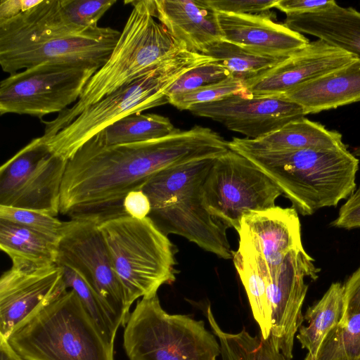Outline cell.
Instances as JSON below:
<instances>
[{
  "instance_id": "obj_33",
  "label": "cell",
  "mask_w": 360,
  "mask_h": 360,
  "mask_svg": "<svg viewBox=\"0 0 360 360\" xmlns=\"http://www.w3.org/2000/svg\"><path fill=\"white\" fill-rule=\"evenodd\" d=\"M0 219L18 224L58 240L64 221L39 211L0 205Z\"/></svg>"
},
{
  "instance_id": "obj_45",
  "label": "cell",
  "mask_w": 360,
  "mask_h": 360,
  "mask_svg": "<svg viewBox=\"0 0 360 360\" xmlns=\"http://www.w3.org/2000/svg\"><path fill=\"white\" fill-rule=\"evenodd\" d=\"M358 190H359V191H360V187H359V188H358Z\"/></svg>"
},
{
  "instance_id": "obj_7",
  "label": "cell",
  "mask_w": 360,
  "mask_h": 360,
  "mask_svg": "<svg viewBox=\"0 0 360 360\" xmlns=\"http://www.w3.org/2000/svg\"><path fill=\"white\" fill-rule=\"evenodd\" d=\"M212 61L207 56L183 49L86 108L53 136L42 139L53 153L68 160L86 142L119 120L169 103L165 92L172 84L188 70Z\"/></svg>"
},
{
  "instance_id": "obj_16",
  "label": "cell",
  "mask_w": 360,
  "mask_h": 360,
  "mask_svg": "<svg viewBox=\"0 0 360 360\" xmlns=\"http://www.w3.org/2000/svg\"><path fill=\"white\" fill-rule=\"evenodd\" d=\"M67 290L63 271L45 267H11L0 278V336L6 339L22 322Z\"/></svg>"
},
{
  "instance_id": "obj_15",
  "label": "cell",
  "mask_w": 360,
  "mask_h": 360,
  "mask_svg": "<svg viewBox=\"0 0 360 360\" xmlns=\"http://www.w3.org/2000/svg\"><path fill=\"white\" fill-rule=\"evenodd\" d=\"M188 110L250 139L262 137L305 115L302 107L282 96L234 94L217 101L194 105Z\"/></svg>"
},
{
  "instance_id": "obj_2",
  "label": "cell",
  "mask_w": 360,
  "mask_h": 360,
  "mask_svg": "<svg viewBox=\"0 0 360 360\" xmlns=\"http://www.w3.org/2000/svg\"><path fill=\"white\" fill-rule=\"evenodd\" d=\"M120 33L109 27H82L72 22L60 0H44L13 20L0 42V65L10 75L46 63L100 68Z\"/></svg>"
},
{
  "instance_id": "obj_26",
  "label": "cell",
  "mask_w": 360,
  "mask_h": 360,
  "mask_svg": "<svg viewBox=\"0 0 360 360\" xmlns=\"http://www.w3.org/2000/svg\"><path fill=\"white\" fill-rule=\"evenodd\" d=\"M232 255L233 264L247 293L253 317L259 325V334L267 340L271 334L272 311L256 257L251 250L240 245Z\"/></svg>"
},
{
  "instance_id": "obj_34",
  "label": "cell",
  "mask_w": 360,
  "mask_h": 360,
  "mask_svg": "<svg viewBox=\"0 0 360 360\" xmlns=\"http://www.w3.org/2000/svg\"><path fill=\"white\" fill-rule=\"evenodd\" d=\"M231 76V73L225 68L215 61H212L186 72L168 88L165 95L169 98L177 94L221 82Z\"/></svg>"
},
{
  "instance_id": "obj_5",
  "label": "cell",
  "mask_w": 360,
  "mask_h": 360,
  "mask_svg": "<svg viewBox=\"0 0 360 360\" xmlns=\"http://www.w3.org/2000/svg\"><path fill=\"white\" fill-rule=\"evenodd\" d=\"M217 158L193 160L163 169L141 188L151 205L148 217L165 235L181 236L205 251L233 257L228 229L206 210L202 187Z\"/></svg>"
},
{
  "instance_id": "obj_39",
  "label": "cell",
  "mask_w": 360,
  "mask_h": 360,
  "mask_svg": "<svg viewBox=\"0 0 360 360\" xmlns=\"http://www.w3.org/2000/svg\"><path fill=\"white\" fill-rule=\"evenodd\" d=\"M335 1L333 0H278L276 8L285 15L305 14L326 8Z\"/></svg>"
},
{
  "instance_id": "obj_19",
  "label": "cell",
  "mask_w": 360,
  "mask_h": 360,
  "mask_svg": "<svg viewBox=\"0 0 360 360\" xmlns=\"http://www.w3.org/2000/svg\"><path fill=\"white\" fill-rule=\"evenodd\" d=\"M269 11L236 15L217 13L222 39L255 53L286 58L309 43L302 34L276 22Z\"/></svg>"
},
{
  "instance_id": "obj_10",
  "label": "cell",
  "mask_w": 360,
  "mask_h": 360,
  "mask_svg": "<svg viewBox=\"0 0 360 360\" xmlns=\"http://www.w3.org/2000/svg\"><path fill=\"white\" fill-rule=\"evenodd\" d=\"M281 195L268 175L231 149L215 159L202 187L206 210L236 231L245 214L276 206V200Z\"/></svg>"
},
{
  "instance_id": "obj_32",
  "label": "cell",
  "mask_w": 360,
  "mask_h": 360,
  "mask_svg": "<svg viewBox=\"0 0 360 360\" xmlns=\"http://www.w3.org/2000/svg\"><path fill=\"white\" fill-rule=\"evenodd\" d=\"M234 94L252 96L245 82L231 76L221 82L171 96L168 101L179 110H188L194 105L217 101Z\"/></svg>"
},
{
  "instance_id": "obj_36",
  "label": "cell",
  "mask_w": 360,
  "mask_h": 360,
  "mask_svg": "<svg viewBox=\"0 0 360 360\" xmlns=\"http://www.w3.org/2000/svg\"><path fill=\"white\" fill-rule=\"evenodd\" d=\"M217 13L245 15L269 11L278 0H205Z\"/></svg>"
},
{
  "instance_id": "obj_29",
  "label": "cell",
  "mask_w": 360,
  "mask_h": 360,
  "mask_svg": "<svg viewBox=\"0 0 360 360\" xmlns=\"http://www.w3.org/2000/svg\"><path fill=\"white\" fill-rule=\"evenodd\" d=\"M222 65L231 76L247 82L270 70L286 58L259 55L224 39L207 46L202 53Z\"/></svg>"
},
{
  "instance_id": "obj_44",
  "label": "cell",
  "mask_w": 360,
  "mask_h": 360,
  "mask_svg": "<svg viewBox=\"0 0 360 360\" xmlns=\"http://www.w3.org/2000/svg\"><path fill=\"white\" fill-rule=\"evenodd\" d=\"M339 360H360V359H339Z\"/></svg>"
},
{
  "instance_id": "obj_1",
  "label": "cell",
  "mask_w": 360,
  "mask_h": 360,
  "mask_svg": "<svg viewBox=\"0 0 360 360\" xmlns=\"http://www.w3.org/2000/svg\"><path fill=\"white\" fill-rule=\"evenodd\" d=\"M228 150V141L218 133L198 125L158 139L116 145H107L96 135L68 160L60 213L97 223L127 214L125 196L158 172L217 158Z\"/></svg>"
},
{
  "instance_id": "obj_12",
  "label": "cell",
  "mask_w": 360,
  "mask_h": 360,
  "mask_svg": "<svg viewBox=\"0 0 360 360\" xmlns=\"http://www.w3.org/2000/svg\"><path fill=\"white\" fill-rule=\"evenodd\" d=\"M67 162L41 136L33 139L0 168V205L56 217Z\"/></svg>"
},
{
  "instance_id": "obj_3",
  "label": "cell",
  "mask_w": 360,
  "mask_h": 360,
  "mask_svg": "<svg viewBox=\"0 0 360 360\" xmlns=\"http://www.w3.org/2000/svg\"><path fill=\"white\" fill-rule=\"evenodd\" d=\"M132 10L107 61L86 84L79 100L45 122L43 139L55 135L84 110L141 78L163 60L186 49L155 20L154 0L129 1Z\"/></svg>"
},
{
  "instance_id": "obj_22",
  "label": "cell",
  "mask_w": 360,
  "mask_h": 360,
  "mask_svg": "<svg viewBox=\"0 0 360 360\" xmlns=\"http://www.w3.org/2000/svg\"><path fill=\"white\" fill-rule=\"evenodd\" d=\"M284 24L360 58V12L353 8L335 2L316 12L287 15Z\"/></svg>"
},
{
  "instance_id": "obj_9",
  "label": "cell",
  "mask_w": 360,
  "mask_h": 360,
  "mask_svg": "<svg viewBox=\"0 0 360 360\" xmlns=\"http://www.w3.org/2000/svg\"><path fill=\"white\" fill-rule=\"evenodd\" d=\"M217 340L203 321L167 313L155 293L137 301L124 326L123 345L129 360H217Z\"/></svg>"
},
{
  "instance_id": "obj_13",
  "label": "cell",
  "mask_w": 360,
  "mask_h": 360,
  "mask_svg": "<svg viewBox=\"0 0 360 360\" xmlns=\"http://www.w3.org/2000/svg\"><path fill=\"white\" fill-rule=\"evenodd\" d=\"M98 224L87 219L64 221L58 240L57 264L74 269L83 277L124 327L131 305Z\"/></svg>"
},
{
  "instance_id": "obj_20",
  "label": "cell",
  "mask_w": 360,
  "mask_h": 360,
  "mask_svg": "<svg viewBox=\"0 0 360 360\" xmlns=\"http://www.w3.org/2000/svg\"><path fill=\"white\" fill-rule=\"evenodd\" d=\"M155 18L191 52L221 39L217 13L205 0H154Z\"/></svg>"
},
{
  "instance_id": "obj_28",
  "label": "cell",
  "mask_w": 360,
  "mask_h": 360,
  "mask_svg": "<svg viewBox=\"0 0 360 360\" xmlns=\"http://www.w3.org/2000/svg\"><path fill=\"white\" fill-rule=\"evenodd\" d=\"M178 130L167 117L139 113L119 120L96 135L104 143L116 145L158 139Z\"/></svg>"
},
{
  "instance_id": "obj_6",
  "label": "cell",
  "mask_w": 360,
  "mask_h": 360,
  "mask_svg": "<svg viewBox=\"0 0 360 360\" xmlns=\"http://www.w3.org/2000/svg\"><path fill=\"white\" fill-rule=\"evenodd\" d=\"M7 340L25 360H115L114 343L70 289L18 325Z\"/></svg>"
},
{
  "instance_id": "obj_41",
  "label": "cell",
  "mask_w": 360,
  "mask_h": 360,
  "mask_svg": "<svg viewBox=\"0 0 360 360\" xmlns=\"http://www.w3.org/2000/svg\"><path fill=\"white\" fill-rule=\"evenodd\" d=\"M41 0H1L0 21L13 18L37 5Z\"/></svg>"
},
{
  "instance_id": "obj_31",
  "label": "cell",
  "mask_w": 360,
  "mask_h": 360,
  "mask_svg": "<svg viewBox=\"0 0 360 360\" xmlns=\"http://www.w3.org/2000/svg\"><path fill=\"white\" fill-rule=\"evenodd\" d=\"M360 359V313L338 326L326 339L316 360Z\"/></svg>"
},
{
  "instance_id": "obj_23",
  "label": "cell",
  "mask_w": 360,
  "mask_h": 360,
  "mask_svg": "<svg viewBox=\"0 0 360 360\" xmlns=\"http://www.w3.org/2000/svg\"><path fill=\"white\" fill-rule=\"evenodd\" d=\"M228 146L229 148L242 147L262 151H288L333 149L346 146L338 131L328 130L321 124L302 117L256 139L233 138L228 141Z\"/></svg>"
},
{
  "instance_id": "obj_30",
  "label": "cell",
  "mask_w": 360,
  "mask_h": 360,
  "mask_svg": "<svg viewBox=\"0 0 360 360\" xmlns=\"http://www.w3.org/2000/svg\"><path fill=\"white\" fill-rule=\"evenodd\" d=\"M60 266L67 289L76 293L96 323L109 340L114 343L117 331L122 326L118 318L93 287L76 271L65 266Z\"/></svg>"
},
{
  "instance_id": "obj_43",
  "label": "cell",
  "mask_w": 360,
  "mask_h": 360,
  "mask_svg": "<svg viewBox=\"0 0 360 360\" xmlns=\"http://www.w3.org/2000/svg\"><path fill=\"white\" fill-rule=\"evenodd\" d=\"M352 154L356 157H360V146L355 148Z\"/></svg>"
},
{
  "instance_id": "obj_14",
  "label": "cell",
  "mask_w": 360,
  "mask_h": 360,
  "mask_svg": "<svg viewBox=\"0 0 360 360\" xmlns=\"http://www.w3.org/2000/svg\"><path fill=\"white\" fill-rule=\"evenodd\" d=\"M240 246L253 252L263 276L272 311L269 340L287 358L292 359L295 335L304 321L302 309L309 288L305 278L316 280L320 269L304 248L290 252L277 268L269 270L253 250Z\"/></svg>"
},
{
  "instance_id": "obj_24",
  "label": "cell",
  "mask_w": 360,
  "mask_h": 360,
  "mask_svg": "<svg viewBox=\"0 0 360 360\" xmlns=\"http://www.w3.org/2000/svg\"><path fill=\"white\" fill-rule=\"evenodd\" d=\"M0 248L15 267L57 264L58 240L29 228L0 219Z\"/></svg>"
},
{
  "instance_id": "obj_11",
  "label": "cell",
  "mask_w": 360,
  "mask_h": 360,
  "mask_svg": "<svg viewBox=\"0 0 360 360\" xmlns=\"http://www.w3.org/2000/svg\"><path fill=\"white\" fill-rule=\"evenodd\" d=\"M99 68L83 64L46 63L11 74L0 83V113L41 118L75 103Z\"/></svg>"
},
{
  "instance_id": "obj_42",
  "label": "cell",
  "mask_w": 360,
  "mask_h": 360,
  "mask_svg": "<svg viewBox=\"0 0 360 360\" xmlns=\"http://www.w3.org/2000/svg\"><path fill=\"white\" fill-rule=\"evenodd\" d=\"M0 360H25L10 345L8 340L0 336Z\"/></svg>"
},
{
  "instance_id": "obj_4",
  "label": "cell",
  "mask_w": 360,
  "mask_h": 360,
  "mask_svg": "<svg viewBox=\"0 0 360 360\" xmlns=\"http://www.w3.org/2000/svg\"><path fill=\"white\" fill-rule=\"evenodd\" d=\"M229 149L248 158L278 186L292 207L303 216L335 207L356 189L359 161L347 147L262 151Z\"/></svg>"
},
{
  "instance_id": "obj_35",
  "label": "cell",
  "mask_w": 360,
  "mask_h": 360,
  "mask_svg": "<svg viewBox=\"0 0 360 360\" xmlns=\"http://www.w3.org/2000/svg\"><path fill=\"white\" fill-rule=\"evenodd\" d=\"M116 0H61L62 6L70 19L85 29L98 27L101 17Z\"/></svg>"
},
{
  "instance_id": "obj_40",
  "label": "cell",
  "mask_w": 360,
  "mask_h": 360,
  "mask_svg": "<svg viewBox=\"0 0 360 360\" xmlns=\"http://www.w3.org/2000/svg\"><path fill=\"white\" fill-rule=\"evenodd\" d=\"M123 207L127 215L138 219L148 217L151 210L149 198L141 189L128 193L124 199Z\"/></svg>"
},
{
  "instance_id": "obj_17",
  "label": "cell",
  "mask_w": 360,
  "mask_h": 360,
  "mask_svg": "<svg viewBox=\"0 0 360 360\" xmlns=\"http://www.w3.org/2000/svg\"><path fill=\"white\" fill-rule=\"evenodd\" d=\"M356 58L351 53L317 39L309 41L270 70L245 83L251 95L281 96Z\"/></svg>"
},
{
  "instance_id": "obj_38",
  "label": "cell",
  "mask_w": 360,
  "mask_h": 360,
  "mask_svg": "<svg viewBox=\"0 0 360 360\" xmlns=\"http://www.w3.org/2000/svg\"><path fill=\"white\" fill-rule=\"evenodd\" d=\"M336 228H360V191L356 190L341 206L337 217L331 222Z\"/></svg>"
},
{
  "instance_id": "obj_37",
  "label": "cell",
  "mask_w": 360,
  "mask_h": 360,
  "mask_svg": "<svg viewBox=\"0 0 360 360\" xmlns=\"http://www.w3.org/2000/svg\"><path fill=\"white\" fill-rule=\"evenodd\" d=\"M344 307L340 322L343 325L352 315L360 313V266L343 284Z\"/></svg>"
},
{
  "instance_id": "obj_21",
  "label": "cell",
  "mask_w": 360,
  "mask_h": 360,
  "mask_svg": "<svg viewBox=\"0 0 360 360\" xmlns=\"http://www.w3.org/2000/svg\"><path fill=\"white\" fill-rule=\"evenodd\" d=\"M281 96L298 104L304 115L360 101V58Z\"/></svg>"
},
{
  "instance_id": "obj_27",
  "label": "cell",
  "mask_w": 360,
  "mask_h": 360,
  "mask_svg": "<svg viewBox=\"0 0 360 360\" xmlns=\"http://www.w3.org/2000/svg\"><path fill=\"white\" fill-rule=\"evenodd\" d=\"M213 333L221 346L222 360H292L259 334L252 336L245 328L237 333L224 331L217 322L210 305L206 311Z\"/></svg>"
},
{
  "instance_id": "obj_25",
  "label": "cell",
  "mask_w": 360,
  "mask_h": 360,
  "mask_svg": "<svg viewBox=\"0 0 360 360\" xmlns=\"http://www.w3.org/2000/svg\"><path fill=\"white\" fill-rule=\"evenodd\" d=\"M344 307L343 284L333 283L322 297L308 307L296 338L307 350L304 360H316L319 352L329 334L340 323Z\"/></svg>"
},
{
  "instance_id": "obj_8",
  "label": "cell",
  "mask_w": 360,
  "mask_h": 360,
  "mask_svg": "<svg viewBox=\"0 0 360 360\" xmlns=\"http://www.w3.org/2000/svg\"><path fill=\"white\" fill-rule=\"evenodd\" d=\"M98 227L131 306L175 281L177 249L148 217L120 215L98 223Z\"/></svg>"
},
{
  "instance_id": "obj_18",
  "label": "cell",
  "mask_w": 360,
  "mask_h": 360,
  "mask_svg": "<svg viewBox=\"0 0 360 360\" xmlns=\"http://www.w3.org/2000/svg\"><path fill=\"white\" fill-rule=\"evenodd\" d=\"M237 232L239 245L257 253L269 270L277 268L290 252L304 248L298 212L292 207L248 212Z\"/></svg>"
}]
</instances>
